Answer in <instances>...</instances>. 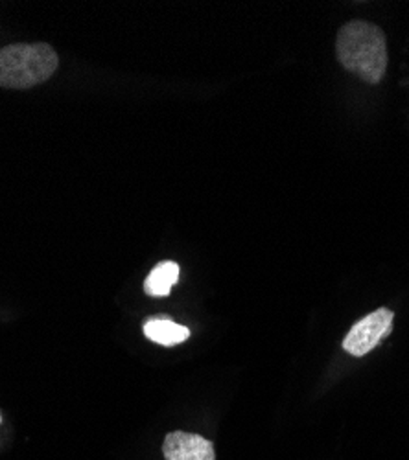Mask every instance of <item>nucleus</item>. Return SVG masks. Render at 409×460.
Listing matches in <instances>:
<instances>
[{
  "label": "nucleus",
  "instance_id": "f257e3e1",
  "mask_svg": "<svg viewBox=\"0 0 409 460\" xmlns=\"http://www.w3.org/2000/svg\"><path fill=\"white\" fill-rule=\"evenodd\" d=\"M336 56L345 70L365 84L377 85L387 70L386 33L373 22L351 21L338 31Z\"/></svg>",
  "mask_w": 409,
  "mask_h": 460
},
{
  "label": "nucleus",
  "instance_id": "f03ea898",
  "mask_svg": "<svg viewBox=\"0 0 409 460\" xmlns=\"http://www.w3.org/2000/svg\"><path fill=\"white\" fill-rule=\"evenodd\" d=\"M58 52L47 43H17L0 49V87L30 89L58 70Z\"/></svg>",
  "mask_w": 409,
  "mask_h": 460
},
{
  "label": "nucleus",
  "instance_id": "7ed1b4c3",
  "mask_svg": "<svg viewBox=\"0 0 409 460\" xmlns=\"http://www.w3.org/2000/svg\"><path fill=\"white\" fill-rule=\"evenodd\" d=\"M393 321L395 314L387 308H378L377 312L365 315L343 339V350L354 358L367 356L391 333Z\"/></svg>",
  "mask_w": 409,
  "mask_h": 460
},
{
  "label": "nucleus",
  "instance_id": "20e7f679",
  "mask_svg": "<svg viewBox=\"0 0 409 460\" xmlns=\"http://www.w3.org/2000/svg\"><path fill=\"white\" fill-rule=\"evenodd\" d=\"M166 460H216L214 444L201 435L173 431L163 442Z\"/></svg>",
  "mask_w": 409,
  "mask_h": 460
},
{
  "label": "nucleus",
  "instance_id": "39448f33",
  "mask_svg": "<svg viewBox=\"0 0 409 460\" xmlns=\"http://www.w3.org/2000/svg\"><path fill=\"white\" fill-rule=\"evenodd\" d=\"M142 332L147 339L161 344V347H175V344H181L191 337V330L187 326L177 324L164 315L147 319L142 326Z\"/></svg>",
  "mask_w": 409,
  "mask_h": 460
},
{
  "label": "nucleus",
  "instance_id": "423d86ee",
  "mask_svg": "<svg viewBox=\"0 0 409 460\" xmlns=\"http://www.w3.org/2000/svg\"><path fill=\"white\" fill-rule=\"evenodd\" d=\"M177 280L179 265L175 261H161L144 280V291L150 296H168Z\"/></svg>",
  "mask_w": 409,
  "mask_h": 460
}]
</instances>
